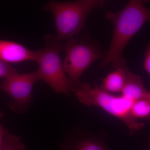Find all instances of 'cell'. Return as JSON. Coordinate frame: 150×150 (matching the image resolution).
Listing matches in <instances>:
<instances>
[{
    "mask_svg": "<svg viewBox=\"0 0 150 150\" xmlns=\"http://www.w3.org/2000/svg\"><path fill=\"white\" fill-rule=\"evenodd\" d=\"M3 116L2 112L0 111V149H1V146L5 134L6 130V129H5L3 127L1 122V119Z\"/></svg>",
    "mask_w": 150,
    "mask_h": 150,
    "instance_id": "9a60e30c",
    "label": "cell"
},
{
    "mask_svg": "<svg viewBox=\"0 0 150 150\" xmlns=\"http://www.w3.org/2000/svg\"><path fill=\"white\" fill-rule=\"evenodd\" d=\"M149 144H150V138L149 139Z\"/></svg>",
    "mask_w": 150,
    "mask_h": 150,
    "instance_id": "e0dca14e",
    "label": "cell"
},
{
    "mask_svg": "<svg viewBox=\"0 0 150 150\" xmlns=\"http://www.w3.org/2000/svg\"><path fill=\"white\" fill-rule=\"evenodd\" d=\"M144 67L146 71L150 75V43L145 52Z\"/></svg>",
    "mask_w": 150,
    "mask_h": 150,
    "instance_id": "5bb4252c",
    "label": "cell"
},
{
    "mask_svg": "<svg viewBox=\"0 0 150 150\" xmlns=\"http://www.w3.org/2000/svg\"><path fill=\"white\" fill-rule=\"evenodd\" d=\"M145 98H146L150 101V92H147L145 96Z\"/></svg>",
    "mask_w": 150,
    "mask_h": 150,
    "instance_id": "2e32d148",
    "label": "cell"
},
{
    "mask_svg": "<svg viewBox=\"0 0 150 150\" xmlns=\"http://www.w3.org/2000/svg\"><path fill=\"white\" fill-rule=\"evenodd\" d=\"M38 81L35 71L18 73L3 81L0 89L13 98L9 105L11 110L20 114L27 112L33 100V88Z\"/></svg>",
    "mask_w": 150,
    "mask_h": 150,
    "instance_id": "8992f818",
    "label": "cell"
},
{
    "mask_svg": "<svg viewBox=\"0 0 150 150\" xmlns=\"http://www.w3.org/2000/svg\"><path fill=\"white\" fill-rule=\"evenodd\" d=\"M132 117L150 121V101L146 98L139 100L133 103L131 110Z\"/></svg>",
    "mask_w": 150,
    "mask_h": 150,
    "instance_id": "30bf717a",
    "label": "cell"
},
{
    "mask_svg": "<svg viewBox=\"0 0 150 150\" xmlns=\"http://www.w3.org/2000/svg\"><path fill=\"white\" fill-rule=\"evenodd\" d=\"M146 2L131 0L121 11L108 12L105 18L114 26L110 47L102 60L100 67L112 65L115 69L126 67L123 53L131 38L142 26L150 22V7L145 5Z\"/></svg>",
    "mask_w": 150,
    "mask_h": 150,
    "instance_id": "6da1fadb",
    "label": "cell"
},
{
    "mask_svg": "<svg viewBox=\"0 0 150 150\" xmlns=\"http://www.w3.org/2000/svg\"><path fill=\"white\" fill-rule=\"evenodd\" d=\"M142 78L139 75L127 72L126 80L121 91V96L133 102L145 98L147 93Z\"/></svg>",
    "mask_w": 150,
    "mask_h": 150,
    "instance_id": "ba28073f",
    "label": "cell"
},
{
    "mask_svg": "<svg viewBox=\"0 0 150 150\" xmlns=\"http://www.w3.org/2000/svg\"><path fill=\"white\" fill-rule=\"evenodd\" d=\"M128 69L120 68L110 73L103 81L100 88L109 93H117L122 91L125 81Z\"/></svg>",
    "mask_w": 150,
    "mask_h": 150,
    "instance_id": "9c48e42d",
    "label": "cell"
},
{
    "mask_svg": "<svg viewBox=\"0 0 150 150\" xmlns=\"http://www.w3.org/2000/svg\"><path fill=\"white\" fill-rule=\"evenodd\" d=\"M103 0H78L71 1H50L43 9L53 14L55 20L56 37L61 40L75 37L83 29L88 14L104 6Z\"/></svg>",
    "mask_w": 150,
    "mask_h": 150,
    "instance_id": "7a4b0ae2",
    "label": "cell"
},
{
    "mask_svg": "<svg viewBox=\"0 0 150 150\" xmlns=\"http://www.w3.org/2000/svg\"><path fill=\"white\" fill-rule=\"evenodd\" d=\"M64 45L66 56L63 67L74 92L81 83L80 79L83 73L96 60H102L105 54L96 42L88 38H72L65 40Z\"/></svg>",
    "mask_w": 150,
    "mask_h": 150,
    "instance_id": "5b68a950",
    "label": "cell"
},
{
    "mask_svg": "<svg viewBox=\"0 0 150 150\" xmlns=\"http://www.w3.org/2000/svg\"><path fill=\"white\" fill-rule=\"evenodd\" d=\"M25 146L19 136L9 133L6 130L0 150H25Z\"/></svg>",
    "mask_w": 150,
    "mask_h": 150,
    "instance_id": "8fae6325",
    "label": "cell"
},
{
    "mask_svg": "<svg viewBox=\"0 0 150 150\" xmlns=\"http://www.w3.org/2000/svg\"><path fill=\"white\" fill-rule=\"evenodd\" d=\"M74 93L83 104L87 106H98L123 121L128 126L131 134H135L144 126V124L131 115V107L134 102L122 96L113 95L105 91L97 83L92 87L88 83H82Z\"/></svg>",
    "mask_w": 150,
    "mask_h": 150,
    "instance_id": "3957f363",
    "label": "cell"
},
{
    "mask_svg": "<svg viewBox=\"0 0 150 150\" xmlns=\"http://www.w3.org/2000/svg\"><path fill=\"white\" fill-rule=\"evenodd\" d=\"M18 73L16 69L13 68L8 63L0 59V78L5 79Z\"/></svg>",
    "mask_w": 150,
    "mask_h": 150,
    "instance_id": "4fadbf2b",
    "label": "cell"
},
{
    "mask_svg": "<svg viewBox=\"0 0 150 150\" xmlns=\"http://www.w3.org/2000/svg\"><path fill=\"white\" fill-rule=\"evenodd\" d=\"M73 150H107L103 144L93 139H83L78 142Z\"/></svg>",
    "mask_w": 150,
    "mask_h": 150,
    "instance_id": "7c38bea8",
    "label": "cell"
},
{
    "mask_svg": "<svg viewBox=\"0 0 150 150\" xmlns=\"http://www.w3.org/2000/svg\"><path fill=\"white\" fill-rule=\"evenodd\" d=\"M44 40L45 46L42 50H38L36 62L39 65L36 71L38 80L48 84L56 93L69 96V83L60 56L64 45L56 35L48 34Z\"/></svg>",
    "mask_w": 150,
    "mask_h": 150,
    "instance_id": "277c9868",
    "label": "cell"
},
{
    "mask_svg": "<svg viewBox=\"0 0 150 150\" xmlns=\"http://www.w3.org/2000/svg\"><path fill=\"white\" fill-rule=\"evenodd\" d=\"M38 50L32 51L20 43L0 39V59L7 63L37 62Z\"/></svg>",
    "mask_w": 150,
    "mask_h": 150,
    "instance_id": "52a82bcc",
    "label": "cell"
}]
</instances>
